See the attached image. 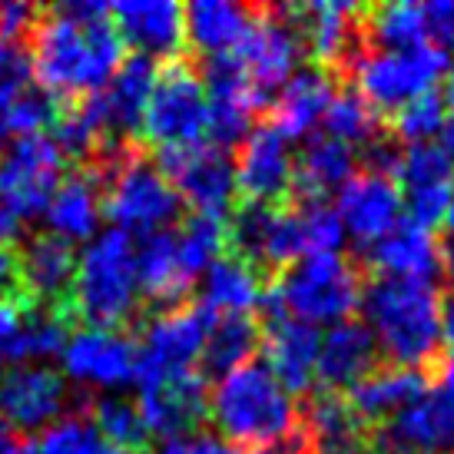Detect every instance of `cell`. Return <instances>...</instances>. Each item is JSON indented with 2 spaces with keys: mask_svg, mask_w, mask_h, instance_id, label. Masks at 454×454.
<instances>
[{
  "mask_svg": "<svg viewBox=\"0 0 454 454\" xmlns=\"http://www.w3.org/2000/svg\"><path fill=\"white\" fill-rule=\"evenodd\" d=\"M27 51L40 90L60 103L103 90L127 60V43L110 20V7L100 0L43 7L27 37Z\"/></svg>",
  "mask_w": 454,
  "mask_h": 454,
  "instance_id": "1",
  "label": "cell"
},
{
  "mask_svg": "<svg viewBox=\"0 0 454 454\" xmlns=\"http://www.w3.org/2000/svg\"><path fill=\"white\" fill-rule=\"evenodd\" d=\"M368 332L388 365L431 372L442 362V292L421 278L372 276L362 289Z\"/></svg>",
  "mask_w": 454,
  "mask_h": 454,
  "instance_id": "2",
  "label": "cell"
},
{
  "mask_svg": "<svg viewBox=\"0 0 454 454\" xmlns=\"http://www.w3.org/2000/svg\"><path fill=\"white\" fill-rule=\"evenodd\" d=\"M70 322L83 318L87 328L123 332L143 316L137 286V249L123 232H103L76 259L74 289H70Z\"/></svg>",
  "mask_w": 454,
  "mask_h": 454,
  "instance_id": "3",
  "label": "cell"
},
{
  "mask_svg": "<svg viewBox=\"0 0 454 454\" xmlns=\"http://www.w3.org/2000/svg\"><path fill=\"white\" fill-rule=\"evenodd\" d=\"M209 415L232 448H265L299 428V402L278 385L265 362L229 372L209 395Z\"/></svg>",
  "mask_w": 454,
  "mask_h": 454,
  "instance_id": "4",
  "label": "cell"
},
{
  "mask_svg": "<svg viewBox=\"0 0 454 454\" xmlns=\"http://www.w3.org/2000/svg\"><path fill=\"white\" fill-rule=\"evenodd\" d=\"M365 278L362 265L339 253L305 255L289 265L276 282L265 286L262 302H259L265 312L262 322L289 316L305 325H318V322L339 325L362 302Z\"/></svg>",
  "mask_w": 454,
  "mask_h": 454,
  "instance_id": "5",
  "label": "cell"
},
{
  "mask_svg": "<svg viewBox=\"0 0 454 454\" xmlns=\"http://www.w3.org/2000/svg\"><path fill=\"white\" fill-rule=\"evenodd\" d=\"M100 213L110 215L123 236H156L183 223V202L173 183L139 146H129L116 163L97 176Z\"/></svg>",
  "mask_w": 454,
  "mask_h": 454,
  "instance_id": "6",
  "label": "cell"
},
{
  "mask_svg": "<svg viewBox=\"0 0 454 454\" xmlns=\"http://www.w3.org/2000/svg\"><path fill=\"white\" fill-rule=\"evenodd\" d=\"M209 129V103L202 90L200 70L183 53L176 60H166L156 70L143 116V137L156 146V153H186L206 146Z\"/></svg>",
  "mask_w": 454,
  "mask_h": 454,
  "instance_id": "7",
  "label": "cell"
},
{
  "mask_svg": "<svg viewBox=\"0 0 454 454\" xmlns=\"http://www.w3.org/2000/svg\"><path fill=\"white\" fill-rule=\"evenodd\" d=\"M213 322L215 312L206 309L200 299L146 318L133 345V381L139 391L192 375Z\"/></svg>",
  "mask_w": 454,
  "mask_h": 454,
  "instance_id": "8",
  "label": "cell"
},
{
  "mask_svg": "<svg viewBox=\"0 0 454 454\" xmlns=\"http://www.w3.org/2000/svg\"><path fill=\"white\" fill-rule=\"evenodd\" d=\"M451 67V57L434 47H418L404 53H365L355 67V90L358 97L381 116V123L402 106L418 100L434 87V80Z\"/></svg>",
  "mask_w": 454,
  "mask_h": 454,
  "instance_id": "9",
  "label": "cell"
},
{
  "mask_svg": "<svg viewBox=\"0 0 454 454\" xmlns=\"http://www.w3.org/2000/svg\"><path fill=\"white\" fill-rule=\"evenodd\" d=\"M87 408L90 395L80 398L64 375L47 365H13L0 375V421L24 438L67 411L83 415Z\"/></svg>",
  "mask_w": 454,
  "mask_h": 454,
  "instance_id": "10",
  "label": "cell"
},
{
  "mask_svg": "<svg viewBox=\"0 0 454 454\" xmlns=\"http://www.w3.org/2000/svg\"><path fill=\"white\" fill-rule=\"evenodd\" d=\"M156 166L173 183L179 202H186L192 215H209L226 223L236 209V176L226 150L196 146L186 153H160Z\"/></svg>",
  "mask_w": 454,
  "mask_h": 454,
  "instance_id": "11",
  "label": "cell"
},
{
  "mask_svg": "<svg viewBox=\"0 0 454 454\" xmlns=\"http://www.w3.org/2000/svg\"><path fill=\"white\" fill-rule=\"evenodd\" d=\"M60 179H64V153L43 133L17 137L0 153V196H7L24 219L47 213Z\"/></svg>",
  "mask_w": 454,
  "mask_h": 454,
  "instance_id": "12",
  "label": "cell"
},
{
  "mask_svg": "<svg viewBox=\"0 0 454 454\" xmlns=\"http://www.w3.org/2000/svg\"><path fill=\"white\" fill-rule=\"evenodd\" d=\"M292 173L295 160L289 153V139L262 116L239 143V160L232 166L236 200L262 206L292 202Z\"/></svg>",
  "mask_w": 454,
  "mask_h": 454,
  "instance_id": "13",
  "label": "cell"
},
{
  "mask_svg": "<svg viewBox=\"0 0 454 454\" xmlns=\"http://www.w3.org/2000/svg\"><path fill=\"white\" fill-rule=\"evenodd\" d=\"M302 53L305 47L299 40V30L292 27L286 7H262L259 4L249 34L232 51V57L239 60L255 87L262 90L265 97H272V90L289 83Z\"/></svg>",
  "mask_w": 454,
  "mask_h": 454,
  "instance_id": "14",
  "label": "cell"
},
{
  "mask_svg": "<svg viewBox=\"0 0 454 454\" xmlns=\"http://www.w3.org/2000/svg\"><path fill=\"white\" fill-rule=\"evenodd\" d=\"M395 183H402L398 190H402V206L408 209V223L431 232V226H438L444 219L454 192L451 156L438 143L404 146L402 169Z\"/></svg>",
  "mask_w": 454,
  "mask_h": 454,
  "instance_id": "15",
  "label": "cell"
},
{
  "mask_svg": "<svg viewBox=\"0 0 454 454\" xmlns=\"http://www.w3.org/2000/svg\"><path fill=\"white\" fill-rule=\"evenodd\" d=\"M402 190L388 176H372L358 173L339 190L335 213L341 219V229L352 232L358 249H368L372 242L388 236L391 229L402 223Z\"/></svg>",
  "mask_w": 454,
  "mask_h": 454,
  "instance_id": "16",
  "label": "cell"
},
{
  "mask_svg": "<svg viewBox=\"0 0 454 454\" xmlns=\"http://www.w3.org/2000/svg\"><path fill=\"white\" fill-rule=\"evenodd\" d=\"M20 265H24L30 309H43L70 322L67 309H70V289L76 276L74 242H67L57 232H37L20 253Z\"/></svg>",
  "mask_w": 454,
  "mask_h": 454,
  "instance_id": "17",
  "label": "cell"
},
{
  "mask_svg": "<svg viewBox=\"0 0 454 454\" xmlns=\"http://www.w3.org/2000/svg\"><path fill=\"white\" fill-rule=\"evenodd\" d=\"M110 20L139 57H163L166 64L186 51L183 7L173 0H120L110 7Z\"/></svg>",
  "mask_w": 454,
  "mask_h": 454,
  "instance_id": "18",
  "label": "cell"
},
{
  "mask_svg": "<svg viewBox=\"0 0 454 454\" xmlns=\"http://www.w3.org/2000/svg\"><path fill=\"white\" fill-rule=\"evenodd\" d=\"M299 428L312 442L316 454H372L375 428H368L352 411L345 395L325 388L305 391L299 404Z\"/></svg>",
  "mask_w": 454,
  "mask_h": 454,
  "instance_id": "19",
  "label": "cell"
},
{
  "mask_svg": "<svg viewBox=\"0 0 454 454\" xmlns=\"http://www.w3.org/2000/svg\"><path fill=\"white\" fill-rule=\"evenodd\" d=\"M137 404L150 438H163V442L192 438L209 418V391L196 372L186 379L163 381L156 388L139 391Z\"/></svg>",
  "mask_w": 454,
  "mask_h": 454,
  "instance_id": "20",
  "label": "cell"
},
{
  "mask_svg": "<svg viewBox=\"0 0 454 454\" xmlns=\"http://www.w3.org/2000/svg\"><path fill=\"white\" fill-rule=\"evenodd\" d=\"M381 362L379 341L368 332L365 322L345 318L339 325H332L322 345H318L316 379L325 391L345 395L358 381H365Z\"/></svg>",
  "mask_w": 454,
  "mask_h": 454,
  "instance_id": "21",
  "label": "cell"
},
{
  "mask_svg": "<svg viewBox=\"0 0 454 454\" xmlns=\"http://www.w3.org/2000/svg\"><path fill=\"white\" fill-rule=\"evenodd\" d=\"M196 278L183 269L176 249V232L166 229L156 236H146L143 246L137 249V286L139 299L146 302L143 316H160L169 309L190 302V289Z\"/></svg>",
  "mask_w": 454,
  "mask_h": 454,
  "instance_id": "22",
  "label": "cell"
},
{
  "mask_svg": "<svg viewBox=\"0 0 454 454\" xmlns=\"http://www.w3.org/2000/svg\"><path fill=\"white\" fill-rule=\"evenodd\" d=\"M318 335L316 325L295 322L289 316H278L262 322V348H265V365L278 379V385L295 395L312 391L316 381V362H318Z\"/></svg>",
  "mask_w": 454,
  "mask_h": 454,
  "instance_id": "23",
  "label": "cell"
},
{
  "mask_svg": "<svg viewBox=\"0 0 454 454\" xmlns=\"http://www.w3.org/2000/svg\"><path fill=\"white\" fill-rule=\"evenodd\" d=\"M64 368L83 385H127L133 381V341L123 332L80 328L64 345Z\"/></svg>",
  "mask_w": 454,
  "mask_h": 454,
  "instance_id": "24",
  "label": "cell"
},
{
  "mask_svg": "<svg viewBox=\"0 0 454 454\" xmlns=\"http://www.w3.org/2000/svg\"><path fill=\"white\" fill-rule=\"evenodd\" d=\"M365 265L375 276H391V278H421V282H434L442 276V249L438 239L428 229L415 226L402 219L391 229L388 236H381L379 242H372L368 249H362Z\"/></svg>",
  "mask_w": 454,
  "mask_h": 454,
  "instance_id": "25",
  "label": "cell"
},
{
  "mask_svg": "<svg viewBox=\"0 0 454 454\" xmlns=\"http://www.w3.org/2000/svg\"><path fill=\"white\" fill-rule=\"evenodd\" d=\"M259 7L232 4V0H192L183 7V30H186V47L200 57H229L249 34Z\"/></svg>",
  "mask_w": 454,
  "mask_h": 454,
  "instance_id": "26",
  "label": "cell"
},
{
  "mask_svg": "<svg viewBox=\"0 0 454 454\" xmlns=\"http://www.w3.org/2000/svg\"><path fill=\"white\" fill-rule=\"evenodd\" d=\"M339 93V80L318 67H305L289 76V83L282 87L278 100L272 103V114L265 116L272 127L289 139H299L322 123L328 103Z\"/></svg>",
  "mask_w": 454,
  "mask_h": 454,
  "instance_id": "27",
  "label": "cell"
},
{
  "mask_svg": "<svg viewBox=\"0 0 454 454\" xmlns=\"http://www.w3.org/2000/svg\"><path fill=\"white\" fill-rule=\"evenodd\" d=\"M431 379L428 372L418 368H402V365H379L365 381H358L345 402L352 404V411L368 428H379L381 421L395 418L402 408L421 398L428 391Z\"/></svg>",
  "mask_w": 454,
  "mask_h": 454,
  "instance_id": "28",
  "label": "cell"
},
{
  "mask_svg": "<svg viewBox=\"0 0 454 454\" xmlns=\"http://www.w3.org/2000/svg\"><path fill=\"white\" fill-rule=\"evenodd\" d=\"M262 345V322L253 312H229V316H215V322L206 332L202 341V355L196 375L206 385L215 379H226L229 372L249 365Z\"/></svg>",
  "mask_w": 454,
  "mask_h": 454,
  "instance_id": "29",
  "label": "cell"
},
{
  "mask_svg": "<svg viewBox=\"0 0 454 454\" xmlns=\"http://www.w3.org/2000/svg\"><path fill=\"white\" fill-rule=\"evenodd\" d=\"M358 160L355 150L332 137H312L305 143L302 156L295 160L292 173V202L325 200L332 190H341L355 176Z\"/></svg>",
  "mask_w": 454,
  "mask_h": 454,
  "instance_id": "30",
  "label": "cell"
},
{
  "mask_svg": "<svg viewBox=\"0 0 454 454\" xmlns=\"http://www.w3.org/2000/svg\"><path fill=\"white\" fill-rule=\"evenodd\" d=\"M51 232L64 236L67 242L90 239L100 223V186L87 169H74L70 176L60 179V186L53 192L47 206Z\"/></svg>",
  "mask_w": 454,
  "mask_h": 454,
  "instance_id": "31",
  "label": "cell"
},
{
  "mask_svg": "<svg viewBox=\"0 0 454 454\" xmlns=\"http://www.w3.org/2000/svg\"><path fill=\"white\" fill-rule=\"evenodd\" d=\"M265 282L255 276L249 265L236 259V255L223 253L209 269H206V282H202V299L206 309H213L215 316H229V312H253L262 302Z\"/></svg>",
  "mask_w": 454,
  "mask_h": 454,
  "instance_id": "32",
  "label": "cell"
},
{
  "mask_svg": "<svg viewBox=\"0 0 454 454\" xmlns=\"http://www.w3.org/2000/svg\"><path fill=\"white\" fill-rule=\"evenodd\" d=\"M90 425L93 431L110 442V448H120L127 454H146L150 451V431H146V421L139 415V404L133 398H123V395H103V398H93L90 402Z\"/></svg>",
  "mask_w": 454,
  "mask_h": 454,
  "instance_id": "33",
  "label": "cell"
},
{
  "mask_svg": "<svg viewBox=\"0 0 454 454\" xmlns=\"http://www.w3.org/2000/svg\"><path fill=\"white\" fill-rule=\"evenodd\" d=\"M322 123H325V137L339 139L345 146H365L368 139H375L385 129L381 116L352 87H339V93L332 97L325 116H322Z\"/></svg>",
  "mask_w": 454,
  "mask_h": 454,
  "instance_id": "34",
  "label": "cell"
},
{
  "mask_svg": "<svg viewBox=\"0 0 454 454\" xmlns=\"http://www.w3.org/2000/svg\"><path fill=\"white\" fill-rule=\"evenodd\" d=\"M176 249L183 269L196 278L226 253V223L209 215H186L176 229Z\"/></svg>",
  "mask_w": 454,
  "mask_h": 454,
  "instance_id": "35",
  "label": "cell"
},
{
  "mask_svg": "<svg viewBox=\"0 0 454 454\" xmlns=\"http://www.w3.org/2000/svg\"><path fill=\"white\" fill-rule=\"evenodd\" d=\"M444 120H448V110H444V97L442 93H421L418 100H411L408 106H402L395 116L385 120V129L398 139L402 146H415V143H431L434 133H442Z\"/></svg>",
  "mask_w": 454,
  "mask_h": 454,
  "instance_id": "36",
  "label": "cell"
},
{
  "mask_svg": "<svg viewBox=\"0 0 454 454\" xmlns=\"http://www.w3.org/2000/svg\"><path fill=\"white\" fill-rule=\"evenodd\" d=\"M57 114H60V100H53L47 90H40L30 83V87L0 114V129L13 133V139L40 137L43 129L53 127Z\"/></svg>",
  "mask_w": 454,
  "mask_h": 454,
  "instance_id": "37",
  "label": "cell"
},
{
  "mask_svg": "<svg viewBox=\"0 0 454 454\" xmlns=\"http://www.w3.org/2000/svg\"><path fill=\"white\" fill-rule=\"evenodd\" d=\"M299 219H302V239H305V255H332L341 249L345 229L335 213V206H328V200H309L295 202Z\"/></svg>",
  "mask_w": 454,
  "mask_h": 454,
  "instance_id": "38",
  "label": "cell"
},
{
  "mask_svg": "<svg viewBox=\"0 0 454 454\" xmlns=\"http://www.w3.org/2000/svg\"><path fill=\"white\" fill-rule=\"evenodd\" d=\"M100 444V434L93 431L87 415H67L60 425H53L43 434L37 454H97Z\"/></svg>",
  "mask_w": 454,
  "mask_h": 454,
  "instance_id": "39",
  "label": "cell"
},
{
  "mask_svg": "<svg viewBox=\"0 0 454 454\" xmlns=\"http://www.w3.org/2000/svg\"><path fill=\"white\" fill-rule=\"evenodd\" d=\"M34 80V60L24 40H0V114L11 106Z\"/></svg>",
  "mask_w": 454,
  "mask_h": 454,
  "instance_id": "40",
  "label": "cell"
},
{
  "mask_svg": "<svg viewBox=\"0 0 454 454\" xmlns=\"http://www.w3.org/2000/svg\"><path fill=\"white\" fill-rule=\"evenodd\" d=\"M0 305H11L17 312L30 309L24 265H20V253L13 246H0Z\"/></svg>",
  "mask_w": 454,
  "mask_h": 454,
  "instance_id": "41",
  "label": "cell"
},
{
  "mask_svg": "<svg viewBox=\"0 0 454 454\" xmlns=\"http://www.w3.org/2000/svg\"><path fill=\"white\" fill-rule=\"evenodd\" d=\"M425 13V40L428 47L451 57L454 53V0H431L421 4Z\"/></svg>",
  "mask_w": 454,
  "mask_h": 454,
  "instance_id": "42",
  "label": "cell"
},
{
  "mask_svg": "<svg viewBox=\"0 0 454 454\" xmlns=\"http://www.w3.org/2000/svg\"><path fill=\"white\" fill-rule=\"evenodd\" d=\"M40 11L34 4L24 0H0V40H24L30 37V30L37 27Z\"/></svg>",
  "mask_w": 454,
  "mask_h": 454,
  "instance_id": "43",
  "label": "cell"
},
{
  "mask_svg": "<svg viewBox=\"0 0 454 454\" xmlns=\"http://www.w3.org/2000/svg\"><path fill=\"white\" fill-rule=\"evenodd\" d=\"M160 454H242L239 448L226 444L223 438H209V434H192V438H179V442H166Z\"/></svg>",
  "mask_w": 454,
  "mask_h": 454,
  "instance_id": "44",
  "label": "cell"
},
{
  "mask_svg": "<svg viewBox=\"0 0 454 454\" xmlns=\"http://www.w3.org/2000/svg\"><path fill=\"white\" fill-rule=\"evenodd\" d=\"M24 232V215L7 196H0V246H13Z\"/></svg>",
  "mask_w": 454,
  "mask_h": 454,
  "instance_id": "45",
  "label": "cell"
},
{
  "mask_svg": "<svg viewBox=\"0 0 454 454\" xmlns=\"http://www.w3.org/2000/svg\"><path fill=\"white\" fill-rule=\"evenodd\" d=\"M255 454H316L312 442L305 438L302 428H295L289 438H282V442H272L265 444V448H255Z\"/></svg>",
  "mask_w": 454,
  "mask_h": 454,
  "instance_id": "46",
  "label": "cell"
},
{
  "mask_svg": "<svg viewBox=\"0 0 454 454\" xmlns=\"http://www.w3.org/2000/svg\"><path fill=\"white\" fill-rule=\"evenodd\" d=\"M442 355L454 358V292L442 295Z\"/></svg>",
  "mask_w": 454,
  "mask_h": 454,
  "instance_id": "47",
  "label": "cell"
},
{
  "mask_svg": "<svg viewBox=\"0 0 454 454\" xmlns=\"http://www.w3.org/2000/svg\"><path fill=\"white\" fill-rule=\"evenodd\" d=\"M0 454H37V444L17 431H7V438L0 442Z\"/></svg>",
  "mask_w": 454,
  "mask_h": 454,
  "instance_id": "48",
  "label": "cell"
},
{
  "mask_svg": "<svg viewBox=\"0 0 454 454\" xmlns=\"http://www.w3.org/2000/svg\"><path fill=\"white\" fill-rule=\"evenodd\" d=\"M17 322H20V312L11 309V305H0V341L7 339L13 328H17Z\"/></svg>",
  "mask_w": 454,
  "mask_h": 454,
  "instance_id": "49",
  "label": "cell"
},
{
  "mask_svg": "<svg viewBox=\"0 0 454 454\" xmlns=\"http://www.w3.org/2000/svg\"><path fill=\"white\" fill-rule=\"evenodd\" d=\"M438 249H442V272L448 276V282H451L454 289V242H438Z\"/></svg>",
  "mask_w": 454,
  "mask_h": 454,
  "instance_id": "50",
  "label": "cell"
},
{
  "mask_svg": "<svg viewBox=\"0 0 454 454\" xmlns=\"http://www.w3.org/2000/svg\"><path fill=\"white\" fill-rule=\"evenodd\" d=\"M448 156H451V163H454V114L444 120V127H442V143H438Z\"/></svg>",
  "mask_w": 454,
  "mask_h": 454,
  "instance_id": "51",
  "label": "cell"
},
{
  "mask_svg": "<svg viewBox=\"0 0 454 454\" xmlns=\"http://www.w3.org/2000/svg\"><path fill=\"white\" fill-rule=\"evenodd\" d=\"M444 242H454V192H451V202H448V213H444Z\"/></svg>",
  "mask_w": 454,
  "mask_h": 454,
  "instance_id": "52",
  "label": "cell"
},
{
  "mask_svg": "<svg viewBox=\"0 0 454 454\" xmlns=\"http://www.w3.org/2000/svg\"><path fill=\"white\" fill-rule=\"evenodd\" d=\"M444 100L454 103V67L448 70V87H444Z\"/></svg>",
  "mask_w": 454,
  "mask_h": 454,
  "instance_id": "53",
  "label": "cell"
},
{
  "mask_svg": "<svg viewBox=\"0 0 454 454\" xmlns=\"http://www.w3.org/2000/svg\"><path fill=\"white\" fill-rule=\"evenodd\" d=\"M372 454H398V451H391V448H385V444L375 438V448H372Z\"/></svg>",
  "mask_w": 454,
  "mask_h": 454,
  "instance_id": "54",
  "label": "cell"
},
{
  "mask_svg": "<svg viewBox=\"0 0 454 454\" xmlns=\"http://www.w3.org/2000/svg\"><path fill=\"white\" fill-rule=\"evenodd\" d=\"M97 454H127V451H120V448H110V444H100V448H97Z\"/></svg>",
  "mask_w": 454,
  "mask_h": 454,
  "instance_id": "55",
  "label": "cell"
},
{
  "mask_svg": "<svg viewBox=\"0 0 454 454\" xmlns=\"http://www.w3.org/2000/svg\"><path fill=\"white\" fill-rule=\"evenodd\" d=\"M0 133H4V129H0Z\"/></svg>",
  "mask_w": 454,
  "mask_h": 454,
  "instance_id": "56",
  "label": "cell"
}]
</instances>
